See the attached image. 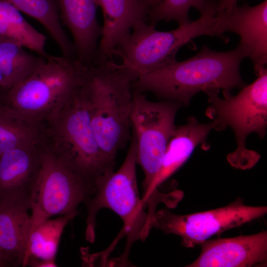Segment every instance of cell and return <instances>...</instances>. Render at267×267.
I'll list each match as a JSON object with an SVG mask.
<instances>
[{
  "label": "cell",
  "instance_id": "cell-1",
  "mask_svg": "<svg viewBox=\"0 0 267 267\" xmlns=\"http://www.w3.org/2000/svg\"><path fill=\"white\" fill-rule=\"evenodd\" d=\"M244 58L238 46L219 52L205 45L198 53L185 60L177 61L163 69L138 76L132 88L187 106L192 97L202 91H230L245 87L247 85L240 73Z\"/></svg>",
  "mask_w": 267,
  "mask_h": 267
},
{
  "label": "cell",
  "instance_id": "cell-2",
  "mask_svg": "<svg viewBox=\"0 0 267 267\" xmlns=\"http://www.w3.org/2000/svg\"><path fill=\"white\" fill-rule=\"evenodd\" d=\"M134 78L112 59L90 64L84 83L91 125L108 164L129 140Z\"/></svg>",
  "mask_w": 267,
  "mask_h": 267
},
{
  "label": "cell",
  "instance_id": "cell-3",
  "mask_svg": "<svg viewBox=\"0 0 267 267\" xmlns=\"http://www.w3.org/2000/svg\"><path fill=\"white\" fill-rule=\"evenodd\" d=\"M224 40L219 27L216 0H206L200 17L170 31L157 30L147 22L136 24L116 47L114 55L120 57V66L134 80L141 75L163 69L177 61L178 50L201 36Z\"/></svg>",
  "mask_w": 267,
  "mask_h": 267
},
{
  "label": "cell",
  "instance_id": "cell-4",
  "mask_svg": "<svg viewBox=\"0 0 267 267\" xmlns=\"http://www.w3.org/2000/svg\"><path fill=\"white\" fill-rule=\"evenodd\" d=\"M131 143L126 158L118 171L109 170L95 180V191L85 202L88 209L86 238L92 243L95 240L96 216L106 208L114 211L122 219V235L127 239L125 252L121 260L124 262L133 243L144 241L153 227L139 196L136 175V141L132 132Z\"/></svg>",
  "mask_w": 267,
  "mask_h": 267
},
{
  "label": "cell",
  "instance_id": "cell-5",
  "mask_svg": "<svg viewBox=\"0 0 267 267\" xmlns=\"http://www.w3.org/2000/svg\"><path fill=\"white\" fill-rule=\"evenodd\" d=\"M257 79L246 86L236 95L229 90L219 89L205 91L209 106L206 115L217 123L215 130L222 131L229 127L235 135L237 148L228 155L229 163L237 167L249 168L258 161L259 155L246 147L247 136L255 133L263 139L267 127V70L262 69Z\"/></svg>",
  "mask_w": 267,
  "mask_h": 267
},
{
  "label": "cell",
  "instance_id": "cell-6",
  "mask_svg": "<svg viewBox=\"0 0 267 267\" xmlns=\"http://www.w3.org/2000/svg\"><path fill=\"white\" fill-rule=\"evenodd\" d=\"M89 65L77 57L47 54L29 75L7 89L0 100L21 116L66 104L83 85Z\"/></svg>",
  "mask_w": 267,
  "mask_h": 267
},
{
  "label": "cell",
  "instance_id": "cell-7",
  "mask_svg": "<svg viewBox=\"0 0 267 267\" xmlns=\"http://www.w3.org/2000/svg\"><path fill=\"white\" fill-rule=\"evenodd\" d=\"M180 106L171 100H149L142 92L133 89L131 128L136 141L137 164L144 175L141 199L145 206L154 200L153 183L177 127L175 119Z\"/></svg>",
  "mask_w": 267,
  "mask_h": 267
},
{
  "label": "cell",
  "instance_id": "cell-8",
  "mask_svg": "<svg viewBox=\"0 0 267 267\" xmlns=\"http://www.w3.org/2000/svg\"><path fill=\"white\" fill-rule=\"evenodd\" d=\"M39 166L29 191V235L52 216L78 213L79 204L90 198L95 190L94 182L52 154H43Z\"/></svg>",
  "mask_w": 267,
  "mask_h": 267
},
{
  "label": "cell",
  "instance_id": "cell-9",
  "mask_svg": "<svg viewBox=\"0 0 267 267\" xmlns=\"http://www.w3.org/2000/svg\"><path fill=\"white\" fill-rule=\"evenodd\" d=\"M267 207L246 205L241 198L219 208L186 215L167 209L156 211L153 227L179 236L182 245L193 248L212 236L263 217Z\"/></svg>",
  "mask_w": 267,
  "mask_h": 267
},
{
  "label": "cell",
  "instance_id": "cell-10",
  "mask_svg": "<svg viewBox=\"0 0 267 267\" xmlns=\"http://www.w3.org/2000/svg\"><path fill=\"white\" fill-rule=\"evenodd\" d=\"M67 105L60 126L65 151L62 159L76 172L94 182L99 176L114 168L106 161L93 131L83 84Z\"/></svg>",
  "mask_w": 267,
  "mask_h": 267
},
{
  "label": "cell",
  "instance_id": "cell-11",
  "mask_svg": "<svg viewBox=\"0 0 267 267\" xmlns=\"http://www.w3.org/2000/svg\"><path fill=\"white\" fill-rule=\"evenodd\" d=\"M189 267H263L267 262V231L251 235L208 239Z\"/></svg>",
  "mask_w": 267,
  "mask_h": 267
},
{
  "label": "cell",
  "instance_id": "cell-12",
  "mask_svg": "<svg viewBox=\"0 0 267 267\" xmlns=\"http://www.w3.org/2000/svg\"><path fill=\"white\" fill-rule=\"evenodd\" d=\"M222 34L232 32L240 38L237 46L252 61L256 75L267 63V0L251 6H236L226 13H218Z\"/></svg>",
  "mask_w": 267,
  "mask_h": 267
},
{
  "label": "cell",
  "instance_id": "cell-13",
  "mask_svg": "<svg viewBox=\"0 0 267 267\" xmlns=\"http://www.w3.org/2000/svg\"><path fill=\"white\" fill-rule=\"evenodd\" d=\"M102 10L104 23L96 59H112L116 47L133 27L147 22L150 7L145 0H94Z\"/></svg>",
  "mask_w": 267,
  "mask_h": 267
},
{
  "label": "cell",
  "instance_id": "cell-14",
  "mask_svg": "<svg viewBox=\"0 0 267 267\" xmlns=\"http://www.w3.org/2000/svg\"><path fill=\"white\" fill-rule=\"evenodd\" d=\"M29 194L0 202V253L7 267L23 265L31 229Z\"/></svg>",
  "mask_w": 267,
  "mask_h": 267
},
{
  "label": "cell",
  "instance_id": "cell-15",
  "mask_svg": "<svg viewBox=\"0 0 267 267\" xmlns=\"http://www.w3.org/2000/svg\"><path fill=\"white\" fill-rule=\"evenodd\" d=\"M216 126L215 121L202 124L195 117H190L186 124L176 127L153 183V194L157 202L161 201L165 195L159 192L158 187L186 162L198 145L206 142L209 134Z\"/></svg>",
  "mask_w": 267,
  "mask_h": 267
},
{
  "label": "cell",
  "instance_id": "cell-16",
  "mask_svg": "<svg viewBox=\"0 0 267 267\" xmlns=\"http://www.w3.org/2000/svg\"><path fill=\"white\" fill-rule=\"evenodd\" d=\"M27 147H16L0 155V202L7 198L29 194L27 184L33 168Z\"/></svg>",
  "mask_w": 267,
  "mask_h": 267
},
{
  "label": "cell",
  "instance_id": "cell-17",
  "mask_svg": "<svg viewBox=\"0 0 267 267\" xmlns=\"http://www.w3.org/2000/svg\"><path fill=\"white\" fill-rule=\"evenodd\" d=\"M0 38L9 39L44 57L47 38L29 23L15 7L0 0Z\"/></svg>",
  "mask_w": 267,
  "mask_h": 267
},
{
  "label": "cell",
  "instance_id": "cell-18",
  "mask_svg": "<svg viewBox=\"0 0 267 267\" xmlns=\"http://www.w3.org/2000/svg\"><path fill=\"white\" fill-rule=\"evenodd\" d=\"M78 213L61 215L48 219L37 226L30 233L22 266L30 260L55 261L63 229Z\"/></svg>",
  "mask_w": 267,
  "mask_h": 267
},
{
  "label": "cell",
  "instance_id": "cell-19",
  "mask_svg": "<svg viewBox=\"0 0 267 267\" xmlns=\"http://www.w3.org/2000/svg\"><path fill=\"white\" fill-rule=\"evenodd\" d=\"M25 48L16 42L0 38V72L6 90L31 73L44 59Z\"/></svg>",
  "mask_w": 267,
  "mask_h": 267
},
{
  "label": "cell",
  "instance_id": "cell-20",
  "mask_svg": "<svg viewBox=\"0 0 267 267\" xmlns=\"http://www.w3.org/2000/svg\"><path fill=\"white\" fill-rule=\"evenodd\" d=\"M20 118L0 100V155L13 148L27 147L32 140L31 130L21 123Z\"/></svg>",
  "mask_w": 267,
  "mask_h": 267
},
{
  "label": "cell",
  "instance_id": "cell-21",
  "mask_svg": "<svg viewBox=\"0 0 267 267\" xmlns=\"http://www.w3.org/2000/svg\"><path fill=\"white\" fill-rule=\"evenodd\" d=\"M205 3L206 0H161L149 10L147 23L155 26L162 20H175L182 26L191 21L188 16L191 7L196 8L201 13Z\"/></svg>",
  "mask_w": 267,
  "mask_h": 267
},
{
  "label": "cell",
  "instance_id": "cell-22",
  "mask_svg": "<svg viewBox=\"0 0 267 267\" xmlns=\"http://www.w3.org/2000/svg\"><path fill=\"white\" fill-rule=\"evenodd\" d=\"M20 12L36 19L45 29L53 27L59 17L58 0H5Z\"/></svg>",
  "mask_w": 267,
  "mask_h": 267
},
{
  "label": "cell",
  "instance_id": "cell-23",
  "mask_svg": "<svg viewBox=\"0 0 267 267\" xmlns=\"http://www.w3.org/2000/svg\"><path fill=\"white\" fill-rule=\"evenodd\" d=\"M237 0H217V11L219 13H226L237 6Z\"/></svg>",
  "mask_w": 267,
  "mask_h": 267
},
{
  "label": "cell",
  "instance_id": "cell-24",
  "mask_svg": "<svg viewBox=\"0 0 267 267\" xmlns=\"http://www.w3.org/2000/svg\"><path fill=\"white\" fill-rule=\"evenodd\" d=\"M27 265L36 267H55L57 266L55 261H43L36 259L30 260Z\"/></svg>",
  "mask_w": 267,
  "mask_h": 267
},
{
  "label": "cell",
  "instance_id": "cell-25",
  "mask_svg": "<svg viewBox=\"0 0 267 267\" xmlns=\"http://www.w3.org/2000/svg\"><path fill=\"white\" fill-rule=\"evenodd\" d=\"M6 90V88L4 80L0 72V98Z\"/></svg>",
  "mask_w": 267,
  "mask_h": 267
},
{
  "label": "cell",
  "instance_id": "cell-26",
  "mask_svg": "<svg viewBox=\"0 0 267 267\" xmlns=\"http://www.w3.org/2000/svg\"><path fill=\"white\" fill-rule=\"evenodd\" d=\"M161 0H145L150 7V9L157 6L160 3Z\"/></svg>",
  "mask_w": 267,
  "mask_h": 267
},
{
  "label": "cell",
  "instance_id": "cell-27",
  "mask_svg": "<svg viewBox=\"0 0 267 267\" xmlns=\"http://www.w3.org/2000/svg\"><path fill=\"white\" fill-rule=\"evenodd\" d=\"M7 267L6 264L5 263L2 256L0 253V267Z\"/></svg>",
  "mask_w": 267,
  "mask_h": 267
}]
</instances>
